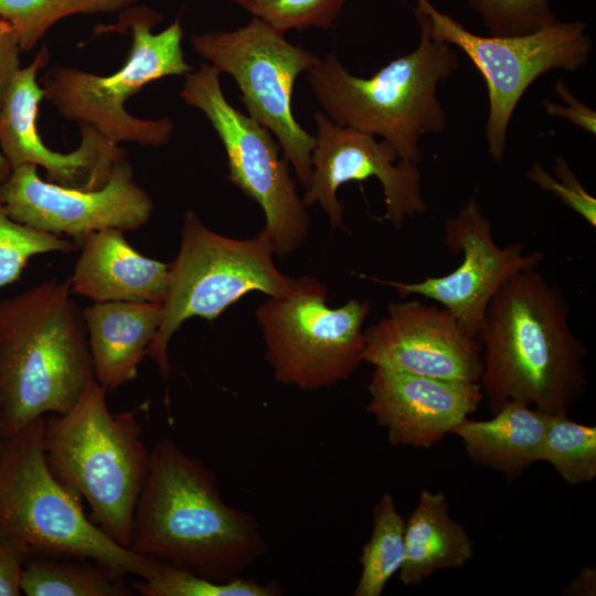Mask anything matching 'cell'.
I'll return each mask as SVG.
<instances>
[{
	"label": "cell",
	"mask_w": 596,
	"mask_h": 596,
	"mask_svg": "<svg viewBox=\"0 0 596 596\" xmlns=\"http://www.w3.org/2000/svg\"><path fill=\"white\" fill-rule=\"evenodd\" d=\"M129 549L225 583L263 557L267 544L256 518L222 499L213 471L164 438L150 450Z\"/></svg>",
	"instance_id": "6da1fadb"
},
{
	"label": "cell",
	"mask_w": 596,
	"mask_h": 596,
	"mask_svg": "<svg viewBox=\"0 0 596 596\" xmlns=\"http://www.w3.org/2000/svg\"><path fill=\"white\" fill-rule=\"evenodd\" d=\"M568 316L563 291L536 268L511 277L494 294L478 332L479 384L493 414L519 400L550 415H567L583 395L586 349Z\"/></svg>",
	"instance_id": "7a4b0ae2"
},
{
	"label": "cell",
	"mask_w": 596,
	"mask_h": 596,
	"mask_svg": "<svg viewBox=\"0 0 596 596\" xmlns=\"http://www.w3.org/2000/svg\"><path fill=\"white\" fill-rule=\"evenodd\" d=\"M68 281L47 280L0 300V429L12 435L66 413L95 379Z\"/></svg>",
	"instance_id": "3957f363"
},
{
	"label": "cell",
	"mask_w": 596,
	"mask_h": 596,
	"mask_svg": "<svg viewBox=\"0 0 596 596\" xmlns=\"http://www.w3.org/2000/svg\"><path fill=\"white\" fill-rule=\"evenodd\" d=\"M414 14L421 39L413 52L393 58L368 78L350 74L332 52L307 72V81L333 123L379 136L400 159L417 163L421 137L438 135L446 127L437 87L460 60L453 45L430 36L423 12L415 9Z\"/></svg>",
	"instance_id": "277c9868"
},
{
	"label": "cell",
	"mask_w": 596,
	"mask_h": 596,
	"mask_svg": "<svg viewBox=\"0 0 596 596\" xmlns=\"http://www.w3.org/2000/svg\"><path fill=\"white\" fill-rule=\"evenodd\" d=\"M43 448L57 480L85 499L103 531L129 549L150 465L135 413L113 414L106 390L94 379L66 413L45 416Z\"/></svg>",
	"instance_id": "5b68a950"
},
{
	"label": "cell",
	"mask_w": 596,
	"mask_h": 596,
	"mask_svg": "<svg viewBox=\"0 0 596 596\" xmlns=\"http://www.w3.org/2000/svg\"><path fill=\"white\" fill-rule=\"evenodd\" d=\"M44 424L42 416L2 437L0 542L24 560L63 554L152 578L160 562L115 542L85 515L81 499L53 475L43 448Z\"/></svg>",
	"instance_id": "8992f818"
},
{
	"label": "cell",
	"mask_w": 596,
	"mask_h": 596,
	"mask_svg": "<svg viewBox=\"0 0 596 596\" xmlns=\"http://www.w3.org/2000/svg\"><path fill=\"white\" fill-rule=\"evenodd\" d=\"M136 12L127 19L132 35L130 52L117 72L103 76L76 67L55 66L41 83L44 96L66 119L91 126L117 145L159 147L172 137V120L135 117L124 103L153 81L187 75L194 68L184 58L179 20L152 33L161 17L145 7Z\"/></svg>",
	"instance_id": "52a82bcc"
},
{
	"label": "cell",
	"mask_w": 596,
	"mask_h": 596,
	"mask_svg": "<svg viewBox=\"0 0 596 596\" xmlns=\"http://www.w3.org/2000/svg\"><path fill=\"white\" fill-rule=\"evenodd\" d=\"M274 255L260 233L249 240L231 238L206 227L194 211L184 213L180 248L169 267L161 323L148 350L164 381L171 370L169 342L185 320H214L251 291L280 297L297 287L299 278L281 274Z\"/></svg>",
	"instance_id": "ba28073f"
},
{
	"label": "cell",
	"mask_w": 596,
	"mask_h": 596,
	"mask_svg": "<svg viewBox=\"0 0 596 596\" xmlns=\"http://www.w3.org/2000/svg\"><path fill=\"white\" fill-rule=\"evenodd\" d=\"M368 301L327 305V288L312 277L280 297H269L255 316L266 344V359L277 382L304 391L348 380L364 362Z\"/></svg>",
	"instance_id": "9c48e42d"
},
{
	"label": "cell",
	"mask_w": 596,
	"mask_h": 596,
	"mask_svg": "<svg viewBox=\"0 0 596 596\" xmlns=\"http://www.w3.org/2000/svg\"><path fill=\"white\" fill-rule=\"evenodd\" d=\"M191 45L221 74L233 77L248 116L274 135L298 180L307 188L315 137L296 120L291 97L298 76L307 73L319 57L255 17L233 31L194 34Z\"/></svg>",
	"instance_id": "30bf717a"
},
{
	"label": "cell",
	"mask_w": 596,
	"mask_h": 596,
	"mask_svg": "<svg viewBox=\"0 0 596 596\" xmlns=\"http://www.w3.org/2000/svg\"><path fill=\"white\" fill-rule=\"evenodd\" d=\"M221 73L203 62L185 75L180 96L202 111L217 134L227 159L228 180L264 211L260 234L276 255L292 254L309 231L307 205L299 196L290 164L274 135L225 98Z\"/></svg>",
	"instance_id": "8fae6325"
},
{
	"label": "cell",
	"mask_w": 596,
	"mask_h": 596,
	"mask_svg": "<svg viewBox=\"0 0 596 596\" xmlns=\"http://www.w3.org/2000/svg\"><path fill=\"white\" fill-rule=\"evenodd\" d=\"M416 1L430 36L460 49L486 82L489 113L485 134L496 162L504 158L509 123L532 83L553 70L573 72L585 66L593 51L586 24L581 21L556 20L528 34L483 36L438 11L429 0Z\"/></svg>",
	"instance_id": "7c38bea8"
},
{
	"label": "cell",
	"mask_w": 596,
	"mask_h": 596,
	"mask_svg": "<svg viewBox=\"0 0 596 596\" xmlns=\"http://www.w3.org/2000/svg\"><path fill=\"white\" fill-rule=\"evenodd\" d=\"M0 200L14 221L79 242L106 228L138 230L153 211L151 198L134 181L126 158L115 166L107 183L96 190L44 181L36 166L23 164L12 169L0 184Z\"/></svg>",
	"instance_id": "4fadbf2b"
},
{
	"label": "cell",
	"mask_w": 596,
	"mask_h": 596,
	"mask_svg": "<svg viewBox=\"0 0 596 596\" xmlns=\"http://www.w3.org/2000/svg\"><path fill=\"white\" fill-rule=\"evenodd\" d=\"M315 125L311 178L302 201L307 206L318 203L332 228H345L337 191L350 181H380L385 202L383 219L397 230L406 217L427 211L417 163L400 159L384 140L333 123L323 111L315 114Z\"/></svg>",
	"instance_id": "5bb4252c"
},
{
	"label": "cell",
	"mask_w": 596,
	"mask_h": 596,
	"mask_svg": "<svg viewBox=\"0 0 596 596\" xmlns=\"http://www.w3.org/2000/svg\"><path fill=\"white\" fill-rule=\"evenodd\" d=\"M444 235L453 254L462 253V262L455 270L416 283L372 279L394 288L401 297L417 295L438 302L468 333L478 338L494 294L511 277L535 269L544 254H524L523 243L498 246L492 238L491 223L476 198L466 201L455 216L444 222Z\"/></svg>",
	"instance_id": "9a60e30c"
},
{
	"label": "cell",
	"mask_w": 596,
	"mask_h": 596,
	"mask_svg": "<svg viewBox=\"0 0 596 596\" xmlns=\"http://www.w3.org/2000/svg\"><path fill=\"white\" fill-rule=\"evenodd\" d=\"M364 362L434 379L479 383L481 344L444 307L419 300L390 304L364 330Z\"/></svg>",
	"instance_id": "2e32d148"
},
{
	"label": "cell",
	"mask_w": 596,
	"mask_h": 596,
	"mask_svg": "<svg viewBox=\"0 0 596 596\" xmlns=\"http://www.w3.org/2000/svg\"><path fill=\"white\" fill-rule=\"evenodd\" d=\"M50 60L43 46L33 61L20 67L0 96V148L11 169L23 164L40 166L46 181L67 188L96 190L103 188L126 152L95 128L81 125V143L68 153L51 150L36 129L39 105L44 89L36 81L38 72Z\"/></svg>",
	"instance_id": "e0dca14e"
},
{
	"label": "cell",
	"mask_w": 596,
	"mask_h": 596,
	"mask_svg": "<svg viewBox=\"0 0 596 596\" xmlns=\"http://www.w3.org/2000/svg\"><path fill=\"white\" fill-rule=\"evenodd\" d=\"M368 412L393 446L428 448L473 413L483 398L479 383L449 381L374 366Z\"/></svg>",
	"instance_id": "ac0fdd59"
},
{
	"label": "cell",
	"mask_w": 596,
	"mask_h": 596,
	"mask_svg": "<svg viewBox=\"0 0 596 596\" xmlns=\"http://www.w3.org/2000/svg\"><path fill=\"white\" fill-rule=\"evenodd\" d=\"M170 264L135 249L124 232L106 228L82 241V252L68 280L72 294L94 302L164 301Z\"/></svg>",
	"instance_id": "d6986e66"
},
{
	"label": "cell",
	"mask_w": 596,
	"mask_h": 596,
	"mask_svg": "<svg viewBox=\"0 0 596 596\" xmlns=\"http://www.w3.org/2000/svg\"><path fill=\"white\" fill-rule=\"evenodd\" d=\"M95 380L114 391L138 376L162 319V304L94 302L82 311Z\"/></svg>",
	"instance_id": "ffe728a7"
},
{
	"label": "cell",
	"mask_w": 596,
	"mask_h": 596,
	"mask_svg": "<svg viewBox=\"0 0 596 596\" xmlns=\"http://www.w3.org/2000/svg\"><path fill=\"white\" fill-rule=\"evenodd\" d=\"M550 416L522 401L511 400L492 418L466 417L450 433L464 440L473 462L513 478L542 461Z\"/></svg>",
	"instance_id": "44dd1931"
},
{
	"label": "cell",
	"mask_w": 596,
	"mask_h": 596,
	"mask_svg": "<svg viewBox=\"0 0 596 596\" xmlns=\"http://www.w3.org/2000/svg\"><path fill=\"white\" fill-rule=\"evenodd\" d=\"M404 561L400 579L406 586L421 584L438 570L464 566L473 545L462 525L449 514L443 492L424 489L404 529Z\"/></svg>",
	"instance_id": "7402d4cb"
},
{
	"label": "cell",
	"mask_w": 596,
	"mask_h": 596,
	"mask_svg": "<svg viewBox=\"0 0 596 596\" xmlns=\"http://www.w3.org/2000/svg\"><path fill=\"white\" fill-rule=\"evenodd\" d=\"M125 576L88 558L35 554L23 562L20 586L28 596H131Z\"/></svg>",
	"instance_id": "603a6c76"
},
{
	"label": "cell",
	"mask_w": 596,
	"mask_h": 596,
	"mask_svg": "<svg viewBox=\"0 0 596 596\" xmlns=\"http://www.w3.org/2000/svg\"><path fill=\"white\" fill-rule=\"evenodd\" d=\"M405 520L391 494L381 497L373 509V531L360 556L361 575L353 596H381L404 561Z\"/></svg>",
	"instance_id": "cb8c5ba5"
},
{
	"label": "cell",
	"mask_w": 596,
	"mask_h": 596,
	"mask_svg": "<svg viewBox=\"0 0 596 596\" xmlns=\"http://www.w3.org/2000/svg\"><path fill=\"white\" fill-rule=\"evenodd\" d=\"M140 0H0V18L8 22L22 52L31 51L57 21L74 14L119 12Z\"/></svg>",
	"instance_id": "d4e9b609"
},
{
	"label": "cell",
	"mask_w": 596,
	"mask_h": 596,
	"mask_svg": "<svg viewBox=\"0 0 596 596\" xmlns=\"http://www.w3.org/2000/svg\"><path fill=\"white\" fill-rule=\"evenodd\" d=\"M542 461L550 462L570 485L596 478V427L571 421L567 415H551Z\"/></svg>",
	"instance_id": "484cf974"
},
{
	"label": "cell",
	"mask_w": 596,
	"mask_h": 596,
	"mask_svg": "<svg viewBox=\"0 0 596 596\" xmlns=\"http://www.w3.org/2000/svg\"><path fill=\"white\" fill-rule=\"evenodd\" d=\"M143 596H278L277 582L263 584L242 576L225 583L213 582L182 567L159 563L152 578L130 584Z\"/></svg>",
	"instance_id": "4316f807"
},
{
	"label": "cell",
	"mask_w": 596,
	"mask_h": 596,
	"mask_svg": "<svg viewBox=\"0 0 596 596\" xmlns=\"http://www.w3.org/2000/svg\"><path fill=\"white\" fill-rule=\"evenodd\" d=\"M75 245L68 238L14 221L0 200V289L17 281L33 256L70 253L76 249Z\"/></svg>",
	"instance_id": "83f0119b"
},
{
	"label": "cell",
	"mask_w": 596,
	"mask_h": 596,
	"mask_svg": "<svg viewBox=\"0 0 596 596\" xmlns=\"http://www.w3.org/2000/svg\"><path fill=\"white\" fill-rule=\"evenodd\" d=\"M253 17L275 29H328L339 17L345 0H232Z\"/></svg>",
	"instance_id": "f1b7e54d"
},
{
	"label": "cell",
	"mask_w": 596,
	"mask_h": 596,
	"mask_svg": "<svg viewBox=\"0 0 596 596\" xmlns=\"http://www.w3.org/2000/svg\"><path fill=\"white\" fill-rule=\"evenodd\" d=\"M490 35L512 36L534 32L555 22L550 0H468Z\"/></svg>",
	"instance_id": "f546056e"
},
{
	"label": "cell",
	"mask_w": 596,
	"mask_h": 596,
	"mask_svg": "<svg viewBox=\"0 0 596 596\" xmlns=\"http://www.w3.org/2000/svg\"><path fill=\"white\" fill-rule=\"evenodd\" d=\"M555 178L534 162L526 172L528 179L545 191L554 193L562 203L596 227V200L581 184L567 161L556 157L553 166Z\"/></svg>",
	"instance_id": "4dcf8cb0"
},
{
	"label": "cell",
	"mask_w": 596,
	"mask_h": 596,
	"mask_svg": "<svg viewBox=\"0 0 596 596\" xmlns=\"http://www.w3.org/2000/svg\"><path fill=\"white\" fill-rule=\"evenodd\" d=\"M555 92L564 104L544 100L543 106L547 115L564 118L590 135L596 134V113L575 97L566 84L558 79Z\"/></svg>",
	"instance_id": "1f68e13d"
},
{
	"label": "cell",
	"mask_w": 596,
	"mask_h": 596,
	"mask_svg": "<svg viewBox=\"0 0 596 596\" xmlns=\"http://www.w3.org/2000/svg\"><path fill=\"white\" fill-rule=\"evenodd\" d=\"M19 44L11 25L0 18V96L21 67Z\"/></svg>",
	"instance_id": "d6a6232c"
},
{
	"label": "cell",
	"mask_w": 596,
	"mask_h": 596,
	"mask_svg": "<svg viewBox=\"0 0 596 596\" xmlns=\"http://www.w3.org/2000/svg\"><path fill=\"white\" fill-rule=\"evenodd\" d=\"M24 558L0 542V596H18Z\"/></svg>",
	"instance_id": "836d02e7"
},
{
	"label": "cell",
	"mask_w": 596,
	"mask_h": 596,
	"mask_svg": "<svg viewBox=\"0 0 596 596\" xmlns=\"http://www.w3.org/2000/svg\"><path fill=\"white\" fill-rule=\"evenodd\" d=\"M565 595L594 596L596 594V571L592 566H583L575 578L564 589Z\"/></svg>",
	"instance_id": "e575fe53"
},
{
	"label": "cell",
	"mask_w": 596,
	"mask_h": 596,
	"mask_svg": "<svg viewBox=\"0 0 596 596\" xmlns=\"http://www.w3.org/2000/svg\"><path fill=\"white\" fill-rule=\"evenodd\" d=\"M11 166L4 156L0 152V184L7 180L11 173Z\"/></svg>",
	"instance_id": "d590c367"
},
{
	"label": "cell",
	"mask_w": 596,
	"mask_h": 596,
	"mask_svg": "<svg viewBox=\"0 0 596 596\" xmlns=\"http://www.w3.org/2000/svg\"><path fill=\"white\" fill-rule=\"evenodd\" d=\"M1 444H2V435H1V429H0V447H1Z\"/></svg>",
	"instance_id": "8d00e7d4"
}]
</instances>
